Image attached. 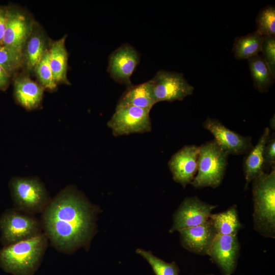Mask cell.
I'll list each match as a JSON object with an SVG mask.
<instances>
[{"label":"cell","mask_w":275,"mask_h":275,"mask_svg":"<svg viewBox=\"0 0 275 275\" xmlns=\"http://www.w3.org/2000/svg\"><path fill=\"white\" fill-rule=\"evenodd\" d=\"M274 134L269 136L263 150V170L274 166L275 163V138Z\"/></svg>","instance_id":"f1b7e54d"},{"label":"cell","mask_w":275,"mask_h":275,"mask_svg":"<svg viewBox=\"0 0 275 275\" xmlns=\"http://www.w3.org/2000/svg\"><path fill=\"white\" fill-rule=\"evenodd\" d=\"M11 75L0 65V90L5 91L9 86Z\"/></svg>","instance_id":"4dcf8cb0"},{"label":"cell","mask_w":275,"mask_h":275,"mask_svg":"<svg viewBox=\"0 0 275 275\" xmlns=\"http://www.w3.org/2000/svg\"><path fill=\"white\" fill-rule=\"evenodd\" d=\"M240 248L237 235L217 234L208 255L225 274H231L236 268Z\"/></svg>","instance_id":"4fadbf2b"},{"label":"cell","mask_w":275,"mask_h":275,"mask_svg":"<svg viewBox=\"0 0 275 275\" xmlns=\"http://www.w3.org/2000/svg\"><path fill=\"white\" fill-rule=\"evenodd\" d=\"M136 252L149 263L155 275H179L180 270L175 262L168 263L153 255L151 252L138 249Z\"/></svg>","instance_id":"cb8c5ba5"},{"label":"cell","mask_w":275,"mask_h":275,"mask_svg":"<svg viewBox=\"0 0 275 275\" xmlns=\"http://www.w3.org/2000/svg\"><path fill=\"white\" fill-rule=\"evenodd\" d=\"M262 57L275 77V36L263 37Z\"/></svg>","instance_id":"83f0119b"},{"label":"cell","mask_w":275,"mask_h":275,"mask_svg":"<svg viewBox=\"0 0 275 275\" xmlns=\"http://www.w3.org/2000/svg\"><path fill=\"white\" fill-rule=\"evenodd\" d=\"M150 112L134 106L117 105L107 125L116 136L149 132L151 130Z\"/></svg>","instance_id":"52a82bcc"},{"label":"cell","mask_w":275,"mask_h":275,"mask_svg":"<svg viewBox=\"0 0 275 275\" xmlns=\"http://www.w3.org/2000/svg\"><path fill=\"white\" fill-rule=\"evenodd\" d=\"M48 50L46 39L43 31L35 28L34 26L22 49L23 64L26 69L34 70Z\"/></svg>","instance_id":"d6986e66"},{"label":"cell","mask_w":275,"mask_h":275,"mask_svg":"<svg viewBox=\"0 0 275 275\" xmlns=\"http://www.w3.org/2000/svg\"><path fill=\"white\" fill-rule=\"evenodd\" d=\"M8 6H0V45H3L6 29Z\"/></svg>","instance_id":"f546056e"},{"label":"cell","mask_w":275,"mask_h":275,"mask_svg":"<svg viewBox=\"0 0 275 275\" xmlns=\"http://www.w3.org/2000/svg\"><path fill=\"white\" fill-rule=\"evenodd\" d=\"M248 60L254 87L260 93L267 92L273 84L275 77L263 57L257 54Z\"/></svg>","instance_id":"7402d4cb"},{"label":"cell","mask_w":275,"mask_h":275,"mask_svg":"<svg viewBox=\"0 0 275 275\" xmlns=\"http://www.w3.org/2000/svg\"><path fill=\"white\" fill-rule=\"evenodd\" d=\"M256 30L262 36H275V7L268 6L262 9L256 19Z\"/></svg>","instance_id":"d4e9b609"},{"label":"cell","mask_w":275,"mask_h":275,"mask_svg":"<svg viewBox=\"0 0 275 275\" xmlns=\"http://www.w3.org/2000/svg\"><path fill=\"white\" fill-rule=\"evenodd\" d=\"M0 230L6 246L35 237L43 232L40 220L35 215L15 209L7 211L0 218Z\"/></svg>","instance_id":"8992f818"},{"label":"cell","mask_w":275,"mask_h":275,"mask_svg":"<svg viewBox=\"0 0 275 275\" xmlns=\"http://www.w3.org/2000/svg\"><path fill=\"white\" fill-rule=\"evenodd\" d=\"M139 62V52L131 45L124 44L110 54L107 70L115 81L129 87L132 85L130 77Z\"/></svg>","instance_id":"7c38bea8"},{"label":"cell","mask_w":275,"mask_h":275,"mask_svg":"<svg viewBox=\"0 0 275 275\" xmlns=\"http://www.w3.org/2000/svg\"><path fill=\"white\" fill-rule=\"evenodd\" d=\"M34 26L32 19L25 13L14 6H8L3 45L22 52Z\"/></svg>","instance_id":"30bf717a"},{"label":"cell","mask_w":275,"mask_h":275,"mask_svg":"<svg viewBox=\"0 0 275 275\" xmlns=\"http://www.w3.org/2000/svg\"><path fill=\"white\" fill-rule=\"evenodd\" d=\"M44 89L27 76H20L14 82V96L16 101L27 110L41 105Z\"/></svg>","instance_id":"2e32d148"},{"label":"cell","mask_w":275,"mask_h":275,"mask_svg":"<svg viewBox=\"0 0 275 275\" xmlns=\"http://www.w3.org/2000/svg\"><path fill=\"white\" fill-rule=\"evenodd\" d=\"M263 36L256 31L235 38L232 51L237 60L249 59L261 52Z\"/></svg>","instance_id":"603a6c76"},{"label":"cell","mask_w":275,"mask_h":275,"mask_svg":"<svg viewBox=\"0 0 275 275\" xmlns=\"http://www.w3.org/2000/svg\"><path fill=\"white\" fill-rule=\"evenodd\" d=\"M207 275H213V274H207ZM225 275H230V274H225Z\"/></svg>","instance_id":"1f68e13d"},{"label":"cell","mask_w":275,"mask_h":275,"mask_svg":"<svg viewBox=\"0 0 275 275\" xmlns=\"http://www.w3.org/2000/svg\"><path fill=\"white\" fill-rule=\"evenodd\" d=\"M270 136V129L266 127L257 144L246 154L243 160V171L245 179V187L262 173L263 170V150Z\"/></svg>","instance_id":"e0dca14e"},{"label":"cell","mask_w":275,"mask_h":275,"mask_svg":"<svg viewBox=\"0 0 275 275\" xmlns=\"http://www.w3.org/2000/svg\"><path fill=\"white\" fill-rule=\"evenodd\" d=\"M150 80L156 103L182 101L186 96L191 95L194 91V87L181 73L161 70Z\"/></svg>","instance_id":"ba28073f"},{"label":"cell","mask_w":275,"mask_h":275,"mask_svg":"<svg viewBox=\"0 0 275 275\" xmlns=\"http://www.w3.org/2000/svg\"><path fill=\"white\" fill-rule=\"evenodd\" d=\"M34 70L44 89L54 90L57 88V83L54 80L53 74L49 64V49L46 52Z\"/></svg>","instance_id":"4316f807"},{"label":"cell","mask_w":275,"mask_h":275,"mask_svg":"<svg viewBox=\"0 0 275 275\" xmlns=\"http://www.w3.org/2000/svg\"><path fill=\"white\" fill-rule=\"evenodd\" d=\"M228 155L214 140L199 146L198 170L191 182L193 186L196 188L219 186L227 167Z\"/></svg>","instance_id":"277c9868"},{"label":"cell","mask_w":275,"mask_h":275,"mask_svg":"<svg viewBox=\"0 0 275 275\" xmlns=\"http://www.w3.org/2000/svg\"><path fill=\"white\" fill-rule=\"evenodd\" d=\"M209 221L217 234L236 236L242 228L235 205L223 212L211 214Z\"/></svg>","instance_id":"44dd1931"},{"label":"cell","mask_w":275,"mask_h":275,"mask_svg":"<svg viewBox=\"0 0 275 275\" xmlns=\"http://www.w3.org/2000/svg\"><path fill=\"white\" fill-rule=\"evenodd\" d=\"M66 37L53 42L50 49L49 64L54 81L69 83L67 78L68 53L65 48Z\"/></svg>","instance_id":"ffe728a7"},{"label":"cell","mask_w":275,"mask_h":275,"mask_svg":"<svg viewBox=\"0 0 275 275\" xmlns=\"http://www.w3.org/2000/svg\"><path fill=\"white\" fill-rule=\"evenodd\" d=\"M183 246L199 255H208L214 238L217 234L209 219L196 226L180 230Z\"/></svg>","instance_id":"9a60e30c"},{"label":"cell","mask_w":275,"mask_h":275,"mask_svg":"<svg viewBox=\"0 0 275 275\" xmlns=\"http://www.w3.org/2000/svg\"><path fill=\"white\" fill-rule=\"evenodd\" d=\"M254 229L262 236H275V169L262 173L253 181Z\"/></svg>","instance_id":"3957f363"},{"label":"cell","mask_w":275,"mask_h":275,"mask_svg":"<svg viewBox=\"0 0 275 275\" xmlns=\"http://www.w3.org/2000/svg\"><path fill=\"white\" fill-rule=\"evenodd\" d=\"M9 187L15 209L35 215L41 213L51 200L44 183L36 177H14Z\"/></svg>","instance_id":"5b68a950"},{"label":"cell","mask_w":275,"mask_h":275,"mask_svg":"<svg viewBox=\"0 0 275 275\" xmlns=\"http://www.w3.org/2000/svg\"><path fill=\"white\" fill-rule=\"evenodd\" d=\"M215 207L197 196L185 198L174 215V222L170 232L179 231L206 223Z\"/></svg>","instance_id":"9c48e42d"},{"label":"cell","mask_w":275,"mask_h":275,"mask_svg":"<svg viewBox=\"0 0 275 275\" xmlns=\"http://www.w3.org/2000/svg\"><path fill=\"white\" fill-rule=\"evenodd\" d=\"M23 64L22 52L0 45V65L11 76Z\"/></svg>","instance_id":"484cf974"},{"label":"cell","mask_w":275,"mask_h":275,"mask_svg":"<svg viewBox=\"0 0 275 275\" xmlns=\"http://www.w3.org/2000/svg\"><path fill=\"white\" fill-rule=\"evenodd\" d=\"M156 103L151 81L149 80L136 86L132 85L127 87L117 105H131L150 111Z\"/></svg>","instance_id":"ac0fdd59"},{"label":"cell","mask_w":275,"mask_h":275,"mask_svg":"<svg viewBox=\"0 0 275 275\" xmlns=\"http://www.w3.org/2000/svg\"><path fill=\"white\" fill-rule=\"evenodd\" d=\"M41 213L43 232L58 251L71 254L88 245L94 232L96 210L75 187L62 189Z\"/></svg>","instance_id":"6da1fadb"},{"label":"cell","mask_w":275,"mask_h":275,"mask_svg":"<svg viewBox=\"0 0 275 275\" xmlns=\"http://www.w3.org/2000/svg\"><path fill=\"white\" fill-rule=\"evenodd\" d=\"M42 232L33 238L8 245L0 250V266L14 275H33L47 247Z\"/></svg>","instance_id":"7a4b0ae2"},{"label":"cell","mask_w":275,"mask_h":275,"mask_svg":"<svg viewBox=\"0 0 275 275\" xmlns=\"http://www.w3.org/2000/svg\"><path fill=\"white\" fill-rule=\"evenodd\" d=\"M203 127L211 132L218 145L229 155L246 154L253 147L250 136L232 131L216 119L207 117Z\"/></svg>","instance_id":"8fae6325"},{"label":"cell","mask_w":275,"mask_h":275,"mask_svg":"<svg viewBox=\"0 0 275 275\" xmlns=\"http://www.w3.org/2000/svg\"><path fill=\"white\" fill-rule=\"evenodd\" d=\"M199 147L185 146L171 158L168 165L175 181L183 187L191 183L198 170Z\"/></svg>","instance_id":"5bb4252c"}]
</instances>
